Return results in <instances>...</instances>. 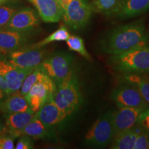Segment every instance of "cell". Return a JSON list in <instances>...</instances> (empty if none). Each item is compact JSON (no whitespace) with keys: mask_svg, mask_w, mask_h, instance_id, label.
<instances>
[{"mask_svg":"<svg viewBox=\"0 0 149 149\" xmlns=\"http://www.w3.org/2000/svg\"><path fill=\"white\" fill-rule=\"evenodd\" d=\"M112 91L111 97L119 108H138L146 109L149 107L138 89L130 84L124 81Z\"/></svg>","mask_w":149,"mask_h":149,"instance_id":"9c48e42d","label":"cell"},{"mask_svg":"<svg viewBox=\"0 0 149 149\" xmlns=\"http://www.w3.org/2000/svg\"><path fill=\"white\" fill-rule=\"evenodd\" d=\"M124 81L133 85L149 106V77L141 73H124Z\"/></svg>","mask_w":149,"mask_h":149,"instance_id":"7402d4cb","label":"cell"},{"mask_svg":"<svg viewBox=\"0 0 149 149\" xmlns=\"http://www.w3.org/2000/svg\"><path fill=\"white\" fill-rule=\"evenodd\" d=\"M34 147V142L32 137L27 135H22L17 143L15 148L16 149H31Z\"/></svg>","mask_w":149,"mask_h":149,"instance_id":"f1b7e54d","label":"cell"},{"mask_svg":"<svg viewBox=\"0 0 149 149\" xmlns=\"http://www.w3.org/2000/svg\"><path fill=\"white\" fill-rule=\"evenodd\" d=\"M45 57L46 50L44 47H35L32 44L6 55V59L9 63L22 68H36Z\"/></svg>","mask_w":149,"mask_h":149,"instance_id":"52a82bcc","label":"cell"},{"mask_svg":"<svg viewBox=\"0 0 149 149\" xmlns=\"http://www.w3.org/2000/svg\"><path fill=\"white\" fill-rule=\"evenodd\" d=\"M66 44L70 51L77 52L79 55L83 56L84 57L88 60L91 59L90 54L86 49L84 42L82 38L75 36V35H72V36L70 35L68 40H66Z\"/></svg>","mask_w":149,"mask_h":149,"instance_id":"d4e9b609","label":"cell"},{"mask_svg":"<svg viewBox=\"0 0 149 149\" xmlns=\"http://www.w3.org/2000/svg\"><path fill=\"white\" fill-rule=\"evenodd\" d=\"M93 13L88 0H68L62 8V19L70 29L80 30L86 26Z\"/></svg>","mask_w":149,"mask_h":149,"instance_id":"8992f818","label":"cell"},{"mask_svg":"<svg viewBox=\"0 0 149 149\" xmlns=\"http://www.w3.org/2000/svg\"><path fill=\"white\" fill-rule=\"evenodd\" d=\"M57 106L67 116L72 115L82 103L79 78L74 70L57 86L53 96Z\"/></svg>","mask_w":149,"mask_h":149,"instance_id":"3957f363","label":"cell"},{"mask_svg":"<svg viewBox=\"0 0 149 149\" xmlns=\"http://www.w3.org/2000/svg\"><path fill=\"white\" fill-rule=\"evenodd\" d=\"M15 139L10 134L3 131L0 133V149H13Z\"/></svg>","mask_w":149,"mask_h":149,"instance_id":"83f0119b","label":"cell"},{"mask_svg":"<svg viewBox=\"0 0 149 149\" xmlns=\"http://www.w3.org/2000/svg\"><path fill=\"white\" fill-rule=\"evenodd\" d=\"M34 6L44 22L55 23L62 19V10L54 0H26Z\"/></svg>","mask_w":149,"mask_h":149,"instance_id":"2e32d148","label":"cell"},{"mask_svg":"<svg viewBox=\"0 0 149 149\" xmlns=\"http://www.w3.org/2000/svg\"><path fill=\"white\" fill-rule=\"evenodd\" d=\"M34 31L18 32L0 28V48L6 53L16 51L31 44Z\"/></svg>","mask_w":149,"mask_h":149,"instance_id":"7c38bea8","label":"cell"},{"mask_svg":"<svg viewBox=\"0 0 149 149\" xmlns=\"http://www.w3.org/2000/svg\"><path fill=\"white\" fill-rule=\"evenodd\" d=\"M137 123H139V124H141V126L149 130V107L145 109L141 113Z\"/></svg>","mask_w":149,"mask_h":149,"instance_id":"f546056e","label":"cell"},{"mask_svg":"<svg viewBox=\"0 0 149 149\" xmlns=\"http://www.w3.org/2000/svg\"><path fill=\"white\" fill-rule=\"evenodd\" d=\"M54 1H56V2L58 3L59 6L61 7V10H62V8H64V6L66 5V3H67V1H68V0H54Z\"/></svg>","mask_w":149,"mask_h":149,"instance_id":"d6a6232c","label":"cell"},{"mask_svg":"<svg viewBox=\"0 0 149 149\" xmlns=\"http://www.w3.org/2000/svg\"><path fill=\"white\" fill-rule=\"evenodd\" d=\"M19 10L18 6L10 2L0 6V28L5 26L13 15Z\"/></svg>","mask_w":149,"mask_h":149,"instance_id":"484cf974","label":"cell"},{"mask_svg":"<svg viewBox=\"0 0 149 149\" xmlns=\"http://www.w3.org/2000/svg\"><path fill=\"white\" fill-rule=\"evenodd\" d=\"M22 135H27L35 139H51L55 136V130L46 127L37 117L33 120L22 130Z\"/></svg>","mask_w":149,"mask_h":149,"instance_id":"e0dca14e","label":"cell"},{"mask_svg":"<svg viewBox=\"0 0 149 149\" xmlns=\"http://www.w3.org/2000/svg\"><path fill=\"white\" fill-rule=\"evenodd\" d=\"M35 117L46 127L55 130L56 126L66 120L68 116L57 107L54 101L53 97H51L42 107L35 113Z\"/></svg>","mask_w":149,"mask_h":149,"instance_id":"4fadbf2b","label":"cell"},{"mask_svg":"<svg viewBox=\"0 0 149 149\" xmlns=\"http://www.w3.org/2000/svg\"><path fill=\"white\" fill-rule=\"evenodd\" d=\"M149 10V0H126L117 15L120 19L135 17Z\"/></svg>","mask_w":149,"mask_h":149,"instance_id":"ffe728a7","label":"cell"},{"mask_svg":"<svg viewBox=\"0 0 149 149\" xmlns=\"http://www.w3.org/2000/svg\"><path fill=\"white\" fill-rule=\"evenodd\" d=\"M126 0H93L91 5L93 13L107 17L116 16Z\"/></svg>","mask_w":149,"mask_h":149,"instance_id":"44dd1931","label":"cell"},{"mask_svg":"<svg viewBox=\"0 0 149 149\" xmlns=\"http://www.w3.org/2000/svg\"><path fill=\"white\" fill-rule=\"evenodd\" d=\"M144 110L138 108L120 107L117 111L113 112L115 135L135 126L138 122L141 113Z\"/></svg>","mask_w":149,"mask_h":149,"instance_id":"9a60e30c","label":"cell"},{"mask_svg":"<svg viewBox=\"0 0 149 149\" xmlns=\"http://www.w3.org/2000/svg\"><path fill=\"white\" fill-rule=\"evenodd\" d=\"M56 89L53 80L44 72L25 95L30 109L35 113L38 111L48 99L54 96Z\"/></svg>","mask_w":149,"mask_h":149,"instance_id":"ba28073f","label":"cell"},{"mask_svg":"<svg viewBox=\"0 0 149 149\" xmlns=\"http://www.w3.org/2000/svg\"><path fill=\"white\" fill-rule=\"evenodd\" d=\"M115 135L113 111L102 114L93 124L84 137V144L92 148H104L113 140Z\"/></svg>","mask_w":149,"mask_h":149,"instance_id":"277c9868","label":"cell"},{"mask_svg":"<svg viewBox=\"0 0 149 149\" xmlns=\"http://www.w3.org/2000/svg\"><path fill=\"white\" fill-rule=\"evenodd\" d=\"M44 73V72L43 71L40 65L38 66H37L32 72L30 73L29 75L26 77V79H24L23 84H22L21 88L19 91L22 95H23L24 96H25L29 92V91L31 90V88L34 86L35 83L40 79V78L42 77V74Z\"/></svg>","mask_w":149,"mask_h":149,"instance_id":"cb8c5ba5","label":"cell"},{"mask_svg":"<svg viewBox=\"0 0 149 149\" xmlns=\"http://www.w3.org/2000/svg\"><path fill=\"white\" fill-rule=\"evenodd\" d=\"M8 95L6 93L3 92V91H1V89H0V108H1L3 102L6 100V99L8 97Z\"/></svg>","mask_w":149,"mask_h":149,"instance_id":"1f68e13d","label":"cell"},{"mask_svg":"<svg viewBox=\"0 0 149 149\" xmlns=\"http://www.w3.org/2000/svg\"><path fill=\"white\" fill-rule=\"evenodd\" d=\"M109 64L123 73L149 72V45L138 46L118 55H111Z\"/></svg>","mask_w":149,"mask_h":149,"instance_id":"7a4b0ae2","label":"cell"},{"mask_svg":"<svg viewBox=\"0 0 149 149\" xmlns=\"http://www.w3.org/2000/svg\"><path fill=\"white\" fill-rule=\"evenodd\" d=\"M40 24L38 13L31 7L19 9L3 29L18 32H32Z\"/></svg>","mask_w":149,"mask_h":149,"instance_id":"30bf717a","label":"cell"},{"mask_svg":"<svg viewBox=\"0 0 149 149\" xmlns=\"http://www.w3.org/2000/svg\"><path fill=\"white\" fill-rule=\"evenodd\" d=\"M35 68H19L9 63L6 57L0 58V74L8 83L9 95L20 90L24 79Z\"/></svg>","mask_w":149,"mask_h":149,"instance_id":"8fae6325","label":"cell"},{"mask_svg":"<svg viewBox=\"0 0 149 149\" xmlns=\"http://www.w3.org/2000/svg\"><path fill=\"white\" fill-rule=\"evenodd\" d=\"M6 53L0 48V58H2V57H6Z\"/></svg>","mask_w":149,"mask_h":149,"instance_id":"e575fe53","label":"cell"},{"mask_svg":"<svg viewBox=\"0 0 149 149\" xmlns=\"http://www.w3.org/2000/svg\"><path fill=\"white\" fill-rule=\"evenodd\" d=\"M138 133L137 124L133 128L116 134L111 141V148L134 149L135 141Z\"/></svg>","mask_w":149,"mask_h":149,"instance_id":"ac0fdd59","label":"cell"},{"mask_svg":"<svg viewBox=\"0 0 149 149\" xmlns=\"http://www.w3.org/2000/svg\"><path fill=\"white\" fill-rule=\"evenodd\" d=\"M74 57L66 52H57L45 57L40 64L43 71L58 86L73 71Z\"/></svg>","mask_w":149,"mask_h":149,"instance_id":"5b68a950","label":"cell"},{"mask_svg":"<svg viewBox=\"0 0 149 149\" xmlns=\"http://www.w3.org/2000/svg\"><path fill=\"white\" fill-rule=\"evenodd\" d=\"M138 133L136 139L134 149H149V130L139 123Z\"/></svg>","mask_w":149,"mask_h":149,"instance_id":"4316f807","label":"cell"},{"mask_svg":"<svg viewBox=\"0 0 149 149\" xmlns=\"http://www.w3.org/2000/svg\"><path fill=\"white\" fill-rule=\"evenodd\" d=\"M8 0H0V6L5 4V3H8Z\"/></svg>","mask_w":149,"mask_h":149,"instance_id":"d590c367","label":"cell"},{"mask_svg":"<svg viewBox=\"0 0 149 149\" xmlns=\"http://www.w3.org/2000/svg\"><path fill=\"white\" fill-rule=\"evenodd\" d=\"M149 42V33L142 20L111 29L99 42L100 51L113 55L123 53Z\"/></svg>","mask_w":149,"mask_h":149,"instance_id":"6da1fadb","label":"cell"},{"mask_svg":"<svg viewBox=\"0 0 149 149\" xmlns=\"http://www.w3.org/2000/svg\"><path fill=\"white\" fill-rule=\"evenodd\" d=\"M29 109L25 96L19 91L9 95L0 108V112L3 114H12L26 111Z\"/></svg>","mask_w":149,"mask_h":149,"instance_id":"d6986e66","label":"cell"},{"mask_svg":"<svg viewBox=\"0 0 149 149\" xmlns=\"http://www.w3.org/2000/svg\"><path fill=\"white\" fill-rule=\"evenodd\" d=\"M0 89L3 91V92L6 93L9 95V90H8V86L7 81H6L4 77L2 75L0 74Z\"/></svg>","mask_w":149,"mask_h":149,"instance_id":"4dcf8cb0","label":"cell"},{"mask_svg":"<svg viewBox=\"0 0 149 149\" xmlns=\"http://www.w3.org/2000/svg\"><path fill=\"white\" fill-rule=\"evenodd\" d=\"M35 115V112L31 109L26 111L5 114V131L15 139L22 136V130L29 124Z\"/></svg>","mask_w":149,"mask_h":149,"instance_id":"5bb4252c","label":"cell"},{"mask_svg":"<svg viewBox=\"0 0 149 149\" xmlns=\"http://www.w3.org/2000/svg\"><path fill=\"white\" fill-rule=\"evenodd\" d=\"M70 34L68 33V29L64 26H61L58 29L56 30L55 32L48 35V37L44 38V40L35 43V44H32V45L33 46H35V47L42 48L51 42H64V41L66 42V40H68Z\"/></svg>","mask_w":149,"mask_h":149,"instance_id":"603a6c76","label":"cell"},{"mask_svg":"<svg viewBox=\"0 0 149 149\" xmlns=\"http://www.w3.org/2000/svg\"><path fill=\"white\" fill-rule=\"evenodd\" d=\"M5 130V124H3L2 120L0 119V133L4 131Z\"/></svg>","mask_w":149,"mask_h":149,"instance_id":"836d02e7","label":"cell"}]
</instances>
